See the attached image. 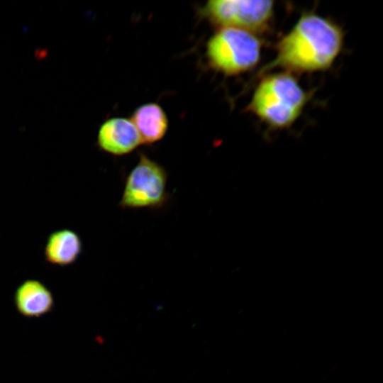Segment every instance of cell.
<instances>
[{
    "instance_id": "obj_2",
    "label": "cell",
    "mask_w": 383,
    "mask_h": 383,
    "mask_svg": "<svg viewBox=\"0 0 383 383\" xmlns=\"http://www.w3.org/2000/svg\"><path fill=\"white\" fill-rule=\"evenodd\" d=\"M309 97L292 73H275L259 82L246 110L270 128L284 129L298 119Z\"/></svg>"
},
{
    "instance_id": "obj_4",
    "label": "cell",
    "mask_w": 383,
    "mask_h": 383,
    "mask_svg": "<svg viewBox=\"0 0 383 383\" xmlns=\"http://www.w3.org/2000/svg\"><path fill=\"white\" fill-rule=\"evenodd\" d=\"M274 9L270 0H211L199 13L218 28H234L257 35L269 28Z\"/></svg>"
},
{
    "instance_id": "obj_8",
    "label": "cell",
    "mask_w": 383,
    "mask_h": 383,
    "mask_svg": "<svg viewBox=\"0 0 383 383\" xmlns=\"http://www.w3.org/2000/svg\"><path fill=\"white\" fill-rule=\"evenodd\" d=\"M82 252V242L79 234L70 228H61L48 235L43 255L48 263L65 267L74 264Z\"/></svg>"
},
{
    "instance_id": "obj_1",
    "label": "cell",
    "mask_w": 383,
    "mask_h": 383,
    "mask_svg": "<svg viewBox=\"0 0 383 383\" xmlns=\"http://www.w3.org/2000/svg\"><path fill=\"white\" fill-rule=\"evenodd\" d=\"M343 44L344 32L338 24L313 12L304 13L277 43L275 58L262 72L277 67L290 73L326 71Z\"/></svg>"
},
{
    "instance_id": "obj_3",
    "label": "cell",
    "mask_w": 383,
    "mask_h": 383,
    "mask_svg": "<svg viewBox=\"0 0 383 383\" xmlns=\"http://www.w3.org/2000/svg\"><path fill=\"white\" fill-rule=\"evenodd\" d=\"M262 46L255 33L234 28H218L206 44L207 64L226 76L240 74L257 65Z\"/></svg>"
},
{
    "instance_id": "obj_7",
    "label": "cell",
    "mask_w": 383,
    "mask_h": 383,
    "mask_svg": "<svg viewBox=\"0 0 383 383\" xmlns=\"http://www.w3.org/2000/svg\"><path fill=\"white\" fill-rule=\"evenodd\" d=\"M18 311L26 317H40L50 312L54 305L51 291L38 279H28L21 283L14 293Z\"/></svg>"
},
{
    "instance_id": "obj_6",
    "label": "cell",
    "mask_w": 383,
    "mask_h": 383,
    "mask_svg": "<svg viewBox=\"0 0 383 383\" xmlns=\"http://www.w3.org/2000/svg\"><path fill=\"white\" fill-rule=\"evenodd\" d=\"M97 144L103 151L113 155L129 154L141 144L139 133L131 119L113 117L99 128Z\"/></svg>"
},
{
    "instance_id": "obj_9",
    "label": "cell",
    "mask_w": 383,
    "mask_h": 383,
    "mask_svg": "<svg viewBox=\"0 0 383 383\" xmlns=\"http://www.w3.org/2000/svg\"><path fill=\"white\" fill-rule=\"evenodd\" d=\"M131 120L139 133L141 144L151 145L160 141L168 129L167 114L157 103H147L138 106Z\"/></svg>"
},
{
    "instance_id": "obj_5",
    "label": "cell",
    "mask_w": 383,
    "mask_h": 383,
    "mask_svg": "<svg viewBox=\"0 0 383 383\" xmlns=\"http://www.w3.org/2000/svg\"><path fill=\"white\" fill-rule=\"evenodd\" d=\"M167 174L157 162L141 153L126 178L119 206L123 209L161 208L167 199Z\"/></svg>"
}]
</instances>
